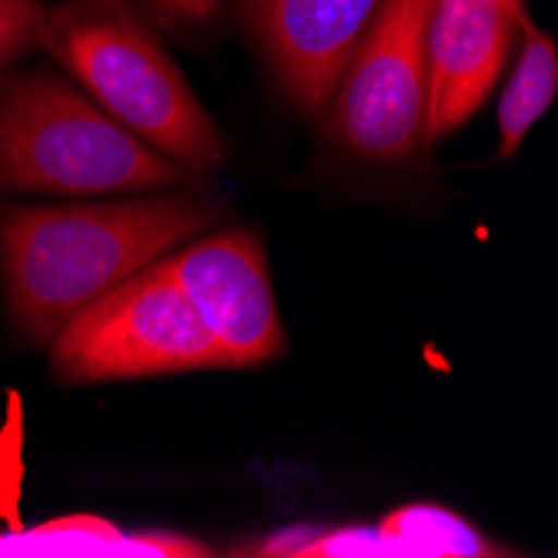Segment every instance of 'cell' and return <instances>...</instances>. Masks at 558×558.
Here are the masks:
<instances>
[{"label":"cell","mask_w":558,"mask_h":558,"mask_svg":"<svg viewBox=\"0 0 558 558\" xmlns=\"http://www.w3.org/2000/svg\"><path fill=\"white\" fill-rule=\"evenodd\" d=\"M161 17L181 24H201L218 11V0H147Z\"/></svg>","instance_id":"cell-13"},{"label":"cell","mask_w":558,"mask_h":558,"mask_svg":"<svg viewBox=\"0 0 558 558\" xmlns=\"http://www.w3.org/2000/svg\"><path fill=\"white\" fill-rule=\"evenodd\" d=\"M184 174L94 108L61 77L37 71L0 84V187L4 191H141L171 184Z\"/></svg>","instance_id":"cell-3"},{"label":"cell","mask_w":558,"mask_h":558,"mask_svg":"<svg viewBox=\"0 0 558 558\" xmlns=\"http://www.w3.org/2000/svg\"><path fill=\"white\" fill-rule=\"evenodd\" d=\"M525 37L515 74L501 94L498 105V158H512L522 147L525 134L538 124V118L551 108L558 90V50L555 40L532 21H522Z\"/></svg>","instance_id":"cell-10"},{"label":"cell","mask_w":558,"mask_h":558,"mask_svg":"<svg viewBox=\"0 0 558 558\" xmlns=\"http://www.w3.org/2000/svg\"><path fill=\"white\" fill-rule=\"evenodd\" d=\"M525 17V0H432L422 144L441 141L485 105Z\"/></svg>","instance_id":"cell-7"},{"label":"cell","mask_w":558,"mask_h":558,"mask_svg":"<svg viewBox=\"0 0 558 558\" xmlns=\"http://www.w3.org/2000/svg\"><path fill=\"white\" fill-rule=\"evenodd\" d=\"M64 381H118L221 368V354L165 258L94 298L54 335Z\"/></svg>","instance_id":"cell-4"},{"label":"cell","mask_w":558,"mask_h":558,"mask_svg":"<svg viewBox=\"0 0 558 558\" xmlns=\"http://www.w3.org/2000/svg\"><path fill=\"white\" fill-rule=\"evenodd\" d=\"M47 8L44 0H0V74L40 44Z\"/></svg>","instance_id":"cell-12"},{"label":"cell","mask_w":558,"mask_h":558,"mask_svg":"<svg viewBox=\"0 0 558 558\" xmlns=\"http://www.w3.org/2000/svg\"><path fill=\"white\" fill-rule=\"evenodd\" d=\"M205 545L168 532L128 535L114 522L68 515L21 532H0V558H194Z\"/></svg>","instance_id":"cell-9"},{"label":"cell","mask_w":558,"mask_h":558,"mask_svg":"<svg viewBox=\"0 0 558 558\" xmlns=\"http://www.w3.org/2000/svg\"><path fill=\"white\" fill-rule=\"evenodd\" d=\"M432 0H381L331 97V137L368 161H409L422 147Z\"/></svg>","instance_id":"cell-5"},{"label":"cell","mask_w":558,"mask_h":558,"mask_svg":"<svg viewBox=\"0 0 558 558\" xmlns=\"http://www.w3.org/2000/svg\"><path fill=\"white\" fill-rule=\"evenodd\" d=\"M391 555H498L469 522L435 505H409L378 525Z\"/></svg>","instance_id":"cell-11"},{"label":"cell","mask_w":558,"mask_h":558,"mask_svg":"<svg viewBox=\"0 0 558 558\" xmlns=\"http://www.w3.org/2000/svg\"><path fill=\"white\" fill-rule=\"evenodd\" d=\"M47 47L114 121L168 158L205 168L221 161V134L201 100L128 0L50 4L40 31Z\"/></svg>","instance_id":"cell-2"},{"label":"cell","mask_w":558,"mask_h":558,"mask_svg":"<svg viewBox=\"0 0 558 558\" xmlns=\"http://www.w3.org/2000/svg\"><path fill=\"white\" fill-rule=\"evenodd\" d=\"M215 221L218 208L205 197L11 208L0 215L8 308L27 338L47 341L94 298Z\"/></svg>","instance_id":"cell-1"},{"label":"cell","mask_w":558,"mask_h":558,"mask_svg":"<svg viewBox=\"0 0 558 558\" xmlns=\"http://www.w3.org/2000/svg\"><path fill=\"white\" fill-rule=\"evenodd\" d=\"M378 8L381 0H241V21L291 105L315 118Z\"/></svg>","instance_id":"cell-8"},{"label":"cell","mask_w":558,"mask_h":558,"mask_svg":"<svg viewBox=\"0 0 558 558\" xmlns=\"http://www.w3.org/2000/svg\"><path fill=\"white\" fill-rule=\"evenodd\" d=\"M178 288L218 344L221 368L268 362L284 348V328L258 234L225 231L165 255Z\"/></svg>","instance_id":"cell-6"}]
</instances>
